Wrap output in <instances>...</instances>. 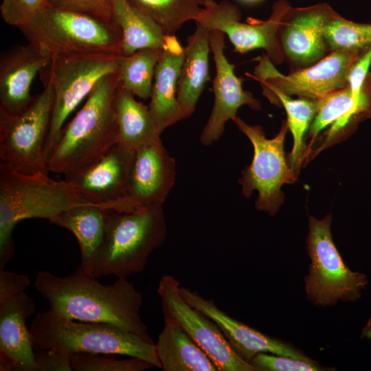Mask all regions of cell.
<instances>
[{
	"mask_svg": "<svg viewBox=\"0 0 371 371\" xmlns=\"http://www.w3.org/2000/svg\"><path fill=\"white\" fill-rule=\"evenodd\" d=\"M34 286L47 300L49 309L59 316L110 324L154 343L139 314L142 295L126 278L103 285L78 269L65 277L43 270L38 273Z\"/></svg>",
	"mask_w": 371,
	"mask_h": 371,
	"instance_id": "6da1fadb",
	"label": "cell"
},
{
	"mask_svg": "<svg viewBox=\"0 0 371 371\" xmlns=\"http://www.w3.org/2000/svg\"><path fill=\"white\" fill-rule=\"evenodd\" d=\"M117 72L101 78L85 103L62 129L47 163L49 171L68 176L98 161L119 142L114 100Z\"/></svg>",
	"mask_w": 371,
	"mask_h": 371,
	"instance_id": "7a4b0ae2",
	"label": "cell"
},
{
	"mask_svg": "<svg viewBox=\"0 0 371 371\" xmlns=\"http://www.w3.org/2000/svg\"><path fill=\"white\" fill-rule=\"evenodd\" d=\"M82 204L97 203L65 179L54 180L48 172L22 174L0 162V270L14 254L12 232L19 222L28 218L50 222L62 212Z\"/></svg>",
	"mask_w": 371,
	"mask_h": 371,
	"instance_id": "3957f363",
	"label": "cell"
},
{
	"mask_svg": "<svg viewBox=\"0 0 371 371\" xmlns=\"http://www.w3.org/2000/svg\"><path fill=\"white\" fill-rule=\"evenodd\" d=\"M164 203L111 214L103 243L91 263L80 271L96 278H126L142 271L151 254L165 241L167 225Z\"/></svg>",
	"mask_w": 371,
	"mask_h": 371,
	"instance_id": "277c9868",
	"label": "cell"
},
{
	"mask_svg": "<svg viewBox=\"0 0 371 371\" xmlns=\"http://www.w3.org/2000/svg\"><path fill=\"white\" fill-rule=\"evenodd\" d=\"M30 330L34 349H53L69 355H120L140 358L161 368L155 343L115 325L76 322L49 309L36 315Z\"/></svg>",
	"mask_w": 371,
	"mask_h": 371,
	"instance_id": "5b68a950",
	"label": "cell"
},
{
	"mask_svg": "<svg viewBox=\"0 0 371 371\" xmlns=\"http://www.w3.org/2000/svg\"><path fill=\"white\" fill-rule=\"evenodd\" d=\"M19 29L48 58L85 52L122 55V34L113 20L48 6Z\"/></svg>",
	"mask_w": 371,
	"mask_h": 371,
	"instance_id": "8992f818",
	"label": "cell"
},
{
	"mask_svg": "<svg viewBox=\"0 0 371 371\" xmlns=\"http://www.w3.org/2000/svg\"><path fill=\"white\" fill-rule=\"evenodd\" d=\"M121 54L73 53L51 57L38 76L43 87H50L54 100L49 131V157L59 140L68 116L105 76L117 71Z\"/></svg>",
	"mask_w": 371,
	"mask_h": 371,
	"instance_id": "52a82bcc",
	"label": "cell"
},
{
	"mask_svg": "<svg viewBox=\"0 0 371 371\" xmlns=\"http://www.w3.org/2000/svg\"><path fill=\"white\" fill-rule=\"evenodd\" d=\"M331 222L330 214L322 219L308 218L306 249L311 264L305 291L307 299L319 306L355 302L368 284L366 275L351 271L344 262L332 237Z\"/></svg>",
	"mask_w": 371,
	"mask_h": 371,
	"instance_id": "ba28073f",
	"label": "cell"
},
{
	"mask_svg": "<svg viewBox=\"0 0 371 371\" xmlns=\"http://www.w3.org/2000/svg\"><path fill=\"white\" fill-rule=\"evenodd\" d=\"M54 100L50 87L21 113H0V162L25 175L48 172L47 144Z\"/></svg>",
	"mask_w": 371,
	"mask_h": 371,
	"instance_id": "9c48e42d",
	"label": "cell"
},
{
	"mask_svg": "<svg viewBox=\"0 0 371 371\" xmlns=\"http://www.w3.org/2000/svg\"><path fill=\"white\" fill-rule=\"evenodd\" d=\"M232 120L254 148L252 161L243 170L238 180L241 194L249 198L254 190L258 191L256 208L273 216L284 201L282 186L295 182L297 176L287 163L284 151L287 122L283 121L277 135L267 139L262 126L249 125L237 115Z\"/></svg>",
	"mask_w": 371,
	"mask_h": 371,
	"instance_id": "30bf717a",
	"label": "cell"
},
{
	"mask_svg": "<svg viewBox=\"0 0 371 371\" xmlns=\"http://www.w3.org/2000/svg\"><path fill=\"white\" fill-rule=\"evenodd\" d=\"M366 52L357 49L333 51L313 65L288 75L279 72L269 57L263 55L255 67L254 77L262 90L276 89L290 96L318 99L348 87L352 67Z\"/></svg>",
	"mask_w": 371,
	"mask_h": 371,
	"instance_id": "8fae6325",
	"label": "cell"
},
{
	"mask_svg": "<svg viewBox=\"0 0 371 371\" xmlns=\"http://www.w3.org/2000/svg\"><path fill=\"white\" fill-rule=\"evenodd\" d=\"M286 0L273 3L272 12L266 21H240L241 13L232 3L223 0H205L203 10L195 21L209 30H220L227 35L234 52L247 53L256 49H263L273 63L280 64L284 55L279 39L282 19L290 8Z\"/></svg>",
	"mask_w": 371,
	"mask_h": 371,
	"instance_id": "7c38bea8",
	"label": "cell"
},
{
	"mask_svg": "<svg viewBox=\"0 0 371 371\" xmlns=\"http://www.w3.org/2000/svg\"><path fill=\"white\" fill-rule=\"evenodd\" d=\"M179 282L171 275L163 276L158 284L164 318L179 326L199 346L218 371H256L230 346L218 325L181 296Z\"/></svg>",
	"mask_w": 371,
	"mask_h": 371,
	"instance_id": "4fadbf2b",
	"label": "cell"
},
{
	"mask_svg": "<svg viewBox=\"0 0 371 371\" xmlns=\"http://www.w3.org/2000/svg\"><path fill=\"white\" fill-rule=\"evenodd\" d=\"M175 166L161 140L137 148L124 194L113 203V211L164 203L175 185Z\"/></svg>",
	"mask_w": 371,
	"mask_h": 371,
	"instance_id": "5bb4252c",
	"label": "cell"
},
{
	"mask_svg": "<svg viewBox=\"0 0 371 371\" xmlns=\"http://www.w3.org/2000/svg\"><path fill=\"white\" fill-rule=\"evenodd\" d=\"M337 14L328 3L293 8L284 14L279 30L284 57L299 67L317 63L329 51L324 30Z\"/></svg>",
	"mask_w": 371,
	"mask_h": 371,
	"instance_id": "9a60e30c",
	"label": "cell"
},
{
	"mask_svg": "<svg viewBox=\"0 0 371 371\" xmlns=\"http://www.w3.org/2000/svg\"><path fill=\"white\" fill-rule=\"evenodd\" d=\"M225 36L220 30H212L210 34L216 76L213 80L214 106L200 137V142L204 146L211 145L221 137L225 123L236 116L241 106L247 105L254 110L261 109L260 102L243 89V80L234 72L235 65L226 58Z\"/></svg>",
	"mask_w": 371,
	"mask_h": 371,
	"instance_id": "2e32d148",
	"label": "cell"
},
{
	"mask_svg": "<svg viewBox=\"0 0 371 371\" xmlns=\"http://www.w3.org/2000/svg\"><path fill=\"white\" fill-rule=\"evenodd\" d=\"M368 118H371L370 73L357 93L348 86L317 99V111L308 130L311 145L323 129L330 127L315 154L345 139Z\"/></svg>",
	"mask_w": 371,
	"mask_h": 371,
	"instance_id": "e0dca14e",
	"label": "cell"
},
{
	"mask_svg": "<svg viewBox=\"0 0 371 371\" xmlns=\"http://www.w3.org/2000/svg\"><path fill=\"white\" fill-rule=\"evenodd\" d=\"M183 298L212 319L219 327L232 349L250 363L258 353L265 352L289 357L306 361H314L290 344L266 335L231 317L221 311L213 300L205 299L196 291L180 286Z\"/></svg>",
	"mask_w": 371,
	"mask_h": 371,
	"instance_id": "ac0fdd59",
	"label": "cell"
},
{
	"mask_svg": "<svg viewBox=\"0 0 371 371\" xmlns=\"http://www.w3.org/2000/svg\"><path fill=\"white\" fill-rule=\"evenodd\" d=\"M135 151L117 143L98 161L65 179L92 202L111 210L124 194Z\"/></svg>",
	"mask_w": 371,
	"mask_h": 371,
	"instance_id": "d6986e66",
	"label": "cell"
},
{
	"mask_svg": "<svg viewBox=\"0 0 371 371\" xmlns=\"http://www.w3.org/2000/svg\"><path fill=\"white\" fill-rule=\"evenodd\" d=\"M36 310L25 291L0 303L1 371H35L34 348L26 320Z\"/></svg>",
	"mask_w": 371,
	"mask_h": 371,
	"instance_id": "ffe728a7",
	"label": "cell"
},
{
	"mask_svg": "<svg viewBox=\"0 0 371 371\" xmlns=\"http://www.w3.org/2000/svg\"><path fill=\"white\" fill-rule=\"evenodd\" d=\"M50 58L32 45H16L0 56V113L16 115L31 102L32 82Z\"/></svg>",
	"mask_w": 371,
	"mask_h": 371,
	"instance_id": "44dd1931",
	"label": "cell"
},
{
	"mask_svg": "<svg viewBox=\"0 0 371 371\" xmlns=\"http://www.w3.org/2000/svg\"><path fill=\"white\" fill-rule=\"evenodd\" d=\"M184 59V47L175 35L165 36L155 67L148 109L160 133L188 116L177 98L178 79Z\"/></svg>",
	"mask_w": 371,
	"mask_h": 371,
	"instance_id": "7402d4cb",
	"label": "cell"
},
{
	"mask_svg": "<svg viewBox=\"0 0 371 371\" xmlns=\"http://www.w3.org/2000/svg\"><path fill=\"white\" fill-rule=\"evenodd\" d=\"M196 25L195 31L187 38L177 92L179 104L188 117L194 113L210 80V31L198 23Z\"/></svg>",
	"mask_w": 371,
	"mask_h": 371,
	"instance_id": "603a6c76",
	"label": "cell"
},
{
	"mask_svg": "<svg viewBox=\"0 0 371 371\" xmlns=\"http://www.w3.org/2000/svg\"><path fill=\"white\" fill-rule=\"evenodd\" d=\"M111 212L98 204H82L62 212L50 221L76 238L81 253L80 270L89 266L103 243Z\"/></svg>",
	"mask_w": 371,
	"mask_h": 371,
	"instance_id": "cb8c5ba5",
	"label": "cell"
},
{
	"mask_svg": "<svg viewBox=\"0 0 371 371\" xmlns=\"http://www.w3.org/2000/svg\"><path fill=\"white\" fill-rule=\"evenodd\" d=\"M155 348L164 371H218L199 346L169 319L164 318Z\"/></svg>",
	"mask_w": 371,
	"mask_h": 371,
	"instance_id": "d4e9b609",
	"label": "cell"
},
{
	"mask_svg": "<svg viewBox=\"0 0 371 371\" xmlns=\"http://www.w3.org/2000/svg\"><path fill=\"white\" fill-rule=\"evenodd\" d=\"M114 109L120 145L133 150L161 140L150 115L148 106L137 101L135 95L118 86L114 100Z\"/></svg>",
	"mask_w": 371,
	"mask_h": 371,
	"instance_id": "484cf974",
	"label": "cell"
},
{
	"mask_svg": "<svg viewBox=\"0 0 371 371\" xmlns=\"http://www.w3.org/2000/svg\"><path fill=\"white\" fill-rule=\"evenodd\" d=\"M111 18L122 34V55L146 48H162L166 35L148 16L127 0H111Z\"/></svg>",
	"mask_w": 371,
	"mask_h": 371,
	"instance_id": "4316f807",
	"label": "cell"
},
{
	"mask_svg": "<svg viewBox=\"0 0 371 371\" xmlns=\"http://www.w3.org/2000/svg\"><path fill=\"white\" fill-rule=\"evenodd\" d=\"M262 93L272 104L282 106L286 111V122L293 137L289 165L297 175L304 160L307 159L308 148L304 137L315 115L317 99L300 98L295 100L276 89H263Z\"/></svg>",
	"mask_w": 371,
	"mask_h": 371,
	"instance_id": "83f0119b",
	"label": "cell"
},
{
	"mask_svg": "<svg viewBox=\"0 0 371 371\" xmlns=\"http://www.w3.org/2000/svg\"><path fill=\"white\" fill-rule=\"evenodd\" d=\"M161 49L146 48L129 56L121 55L117 71L120 86L141 99L149 98Z\"/></svg>",
	"mask_w": 371,
	"mask_h": 371,
	"instance_id": "f1b7e54d",
	"label": "cell"
},
{
	"mask_svg": "<svg viewBox=\"0 0 371 371\" xmlns=\"http://www.w3.org/2000/svg\"><path fill=\"white\" fill-rule=\"evenodd\" d=\"M205 0H127L152 19L166 36L175 35L188 21H196Z\"/></svg>",
	"mask_w": 371,
	"mask_h": 371,
	"instance_id": "f546056e",
	"label": "cell"
},
{
	"mask_svg": "<svg viewBox=\"0 0 371 371\" xmlns=\"http://www.w3.org/2000/svg\"><path fill=\"white\" fill-rule=\"evenodd\" d=\"M324 35L329 51L371 49V23H359L343 18L338 13L326 24Z\"/></svg>",
	"mask_w": 371,
	"mask_h": 371,
	"instance_id": "4dcf8cb0",
	"label": "cell"
},
{
	"mask_svg": "<svg viewBox=\"0 0 371 371\" xmlns=\"http://www.w3.org/2000/svg\"><path fill=\"white\" fill-rule=\"evenodd\" d=\"M106 354L74 353L71 366L75 371H143L155 368L150 362L137 357L116 359Z\"/></svg>",
	"mask_w": 371,
	"mask_h": 371,
	"instance_id": "1f68e13d",
	"label": "cell"
},
{
	"mask_svg": "<svg viewBox=\"0 0 371 371\" xmlns=\"http://www.w3.org/2000/svg\"><path fill=\"white\" fill-rule=\"evenodd\" d=\"M48 6V0H2L0 12L7 24L19 28Z\"/></svg>",
	"mask_w": 371,
	"mask_h": 371,
	"instance_id": "d6a6232c",
	"label": "cell"
},
{
	"mask_svg": "<svg viewBox=\"0 0 371 371\" xmlns=\"http://www.w3.org/2000/svg\"><path fill=\"white\" fill-rule=\"evenodd\" d=\"M256 371H323L330 369L320 366L316 361H306L289 357L261 352L250 361Z\"/></svg>",
	"mask_w": 371,
	"mask_h": 371,
	"instance_id": "836d02e7",
	"label": "cell"
},
{
	"mask_svg": "<svg viewBox=\"0 0 371 371\" xmlns=\"http://www.w3.org/2000/svg\"><path fill=\"white\" fill-rule=\"evenodd\" d=\"M49 6L112 20L111 0H48Z\"/></svg>",
	"mask_w": 371,
	"mask_h": 371,
	"instance_id": "e575fe53",
	"label": "cell"
},
{
	"mask_svg": "<svg viewBox=\"0 0 371 371\" xmlns=\"http://www.w3.org/2000/svg\"><path fill=\"white\" fill-rule=\"evenodd\" d=\"M71 355L53 349H34L35 371H71Z\"/></svg>",
	"mask_w": 371,
	"mask_h": 371,
	"instance_id": "d590c367",
	"label": "cell"
},
{
	"mask_svg": "<svg viewBox=\"0 0 371 371\" xmlns=\"http://www.w3.org/2000/svg\"><path fill=\"white\" fill-rule=\"evenodd\" d=\"M30 284L27 276L0 270V303L25 291Z\"/></svg>",
	"mask_w": 371,
	"mask_h": 371,
	"instance_id": "8d00e7d4",
	"label": "cell"
},
{
	"mask_svg": "<svg viewBox=\"0 0 371 371\" xmlns=\"http://www.w3.org/2000/svg\"><path fill=\"white\" fill-rule=\"evenodd\" d=\"M371 65V49L363 54L352 67L348 77V87L351 90L358 92L366 78L369 74Z\"/></svg>",
	"mask_w": 371,
	"mask_h": 371,
	"instance_id": "74e56055",
	"label": "cell"
},
{
	"mask_svg": "<svg viewBox=\"0 0 371 371\" xmlns=\"http://www.w3.org/2000/svg\"><path fill=\"white\" fill-rule=\"evenodd\" d=\"M361 338L371 339V315L367 321L366 324L362 328Z\"/></svg>",
	"mask_w": 371,
	"mask_h": 371,
	"instance_id": "f35d334b",
	"label": "cell"
},
{
	"mask_svg": "<svg viewBox=\"0 0 371 371\" xmlns=\"http://www.w3.org/2000/svg\"><path fill=\"white\" fill-rule=\"evenodd\" d=\"M243 1H246V2H256L260 0H243Z\"/></svg>",
	"mask_w": 371,
	"mask_h": 371,
	"instance_id": "ab89813d",
	"label": "cell"
}]
</instances>
